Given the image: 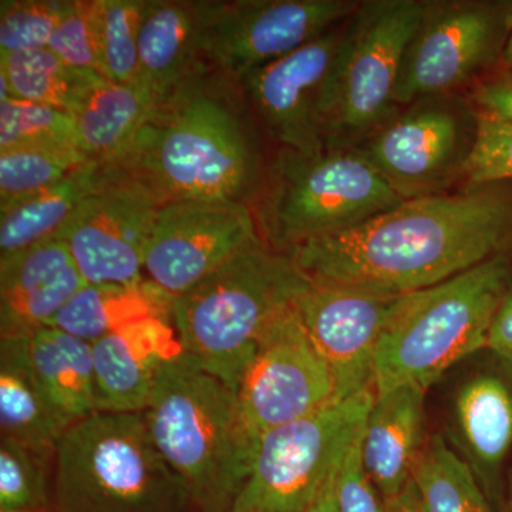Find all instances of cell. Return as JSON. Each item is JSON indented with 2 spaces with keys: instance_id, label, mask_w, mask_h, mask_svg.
I'll return each instance as SVG.
<instances>
[{
  "instance_id": "25",
  "label": "cell",
  "mask_w": 512,
  "mask_h": 512,
  "mask_svg": "<svg viewBox=\"0 0 512 512\" xmlns=\"http://www.w3.org/2000/svg\"><path fill=\"white\" fill-rule=\"evenodd\" d=\"M173 302L147 279L133 285L86 284L47 326L93 343L138 320L173 318Z\"/></svg>"
},
{
  "instance_id": "5",
  "label": "cell",
  "mask_w": 512,
  "mask_h": 512,
  "mask_svg": "<svg viewBox=\"0 0 512 512\" xmlns=\"http://www.w3.org/2000/svg\"><path fill=\"white\" fill-rule=\"evenodd\" d=\"M52 512H194L151 439L143 413H104L56 447Z\"/></svg>"
},
{
  "instance_id": "35",
  "label": "cell",
  "mask_w": 512,
  "mask_h": 512,
  "mask_svg": "<svg viewBox=\"0 0 512 512\" xmlns=\"http://www.w3.org/2000/svg\"><path fill=\"white\" fill-rule=\"evenodd\" d=\"M477 133L463 177L471 187L512 181V124L476 109Z\"/></svg>"
},
{
  "instance_id": "31",
  "label": "cell",
  "mask_w": 512,
  "mask_h": 512,
  "mask_svg": "<svg viewBox=\"0 0 512 512\" xmlns=\"http://www.w3.org/2000/svg\"><path fill=\"white\" fill-rule=\"evenodd\" d=\"M144 6L146 0H96L101 72L110 82L143 84L138 37Z\"/></svg>"
},
{
  "instance_id": "40",
  "label": "cell",
  "mask_w": 512,
  "mask_h": 512,
  "mask_svg": "<svg viewBox=\"0 0 512 512\" xmlns=\"http://www.w3.org/2000/svg\"><path fill=\"white\" fill-rule=\"evenodd\" d=\"M380 512H426L413 481L404 490L393 497L383 498Z\"/></svg>"
},
{
  "instance_id": "2",
  "label": "cell",
  "mask_w": 512,
  "mask_h": 512,
  "mask_svg": "<svg viewBox=\"0 0 512 512\" xmlns=\"http://www.w3.org/2000/svg\"><path fill=\"white\" fill-rule=\"evenodd\" d=\"M143 414L192 510L231 512L256 447L237 393L183 353L165 367Z\"/></svg>"
},
{
  "instance_id": "4",
  "label": "cell",
  "mask_w": 512,
  "mask_h": 512,
  "mask_svg": "<svg viewBox=\"0 0 512 512\" xmlns=\"http://www.w3.org/2000/svg\"><path fill=\"white\" fill-rule=\"evenodd\" d=\"M511 282L503 254L430 288L404 293L377 346L376 396L404 384L427 390L451 366L487 348Z\"/></svg>"
},
{
  "instance_id": "28",
  "label": "cell",
  "mask_w": 512,
  "mask_h": 512,
  "mask_svg": "<svg viewBox=\"0 0 512 512\" xmlns=\"http://www.w3.org/2000/svg\"><path fill=\"white\" fill-rule=\"evenodd\" d=\"M106 77L67 66L49 49L0 53V101L20 99L76 114Z\"/></svg>"
},
{
  "instance_id": "20",
  "label": "cell",
  "mask_w": 512,
  "mask_h": 512,
  "mask_svg": "<svg viewBox=\"0 0 512 512\" xmlns=\"http://www.w3.org/2000/svg\"><path fill=\"white\" fill-rule=\"evenodd\" d=\"M205 2L146 0L140 37L141 83L158 107L197 86L204 53Z\"/></svg>"
},
{
  "instance_id": "3",
  "label": "cell",
  "mask_w": 512,
  "mask_h": 512,
  "mask_svg": "<svg viewBox=\"0 0 512 512\" xmlns=\"http://www.w3.org/2000/svg\"><path fill=\"white\" fill-rule=\"evenodd\" d=\"M309 286L291 255L259 239L174 299L184 355L237 393L262 333Z\"/></svg>"
},
{
  "instance_id": "44",
  "label": "cell",
  "mask_w": 512,
  "mask_h": 512,
  "mask_svg": "<svg viewBox=\"0 0 512 512\" xmlns=\"http://www.w3.org/2000/svg\"><path fill=\"white\" fill-rule=\"evenodd\" d=\"M0 512H52V511H0Z\"/></svg>"
},
{
  "instance_id": "26",
  "label": "cell",
  "mask_w": 512,
  "mask_h": 512,
  "mask_svg": "<svg viewBox=\"0 0 512 512\" xmlns=\"http://www.w3.org/2000/svg\"><path fill=\"white\" fill-rule=\"evenodd\" d=\"M0 429L3 439L52 453L67 430L37 382L26 339H0Z\"/></svg>"
},
{
  "instance_id": "32",
  "label": "cell",
  "mask_w": 512,
  "mask_h": 512,
  "mask_svg": "<svg viewBox=\"0 0 512 512\" xmlns=\"http://www.w3.org/2000/svg\"><path fill=\"white\" fill-rule=\"evenodd\" d=\"M76 148L72 114L33 101H0V151L15 148Z\"/></svg>"
},
{
  "instance_id": "43",
  "label": "cell",
  "mask_w": 512,
  "mask_h": 512,
  "mask_svg": "<svg viewBox=\"0 0 512 512\" xmlns=\"http://www.w3.org/2000/svg\"><path fill=\"white\" fill-rule=\"evenodd\" d=\"M505 512H512V477L510 481V490H508L507 503H505Z\"/></svg>"
},
{
  "instance_id": "23",
  "label": "cell",
  "mask_w": 512,
  "mask_h": 512,
  "mask_svg": "<svg viewBox=\"0 0 512 512\" xmlns=\"http://www.w3.org/2000/svg\"><path fill=\"white\" fill-rule=\"evenodd\" d=\"M156 110L144 84L101 79L73 116L77 151L90 163H120Z\"/></svg>"
},
{
  "instance_id": "15",
  "label": "cell",
  "mask_w": 512,
  "mask_h": 512,
  "mask_svg": "<svg viewBox=\"0 0 512 512\" xmlns=\"http://www.w3.org/2000/svg\"><path fill=\"white\" fill-rule=\"evenodd\" d=\"M259 239L245 202H167L158 211L144 274L175 299Z\"/></svg>"
},
{
  "instance_id": "24",
  "label": "cell",
  "mask_w": 512,
  "mask_h": 512,
  "mask_svg": "<svg viewBox=\"0 0 512 512\" xmlns=\"http://www.w3.org/2000/svg\"><path fill=\"white\" fill-rule=\"evenodd\" d=\"M26 345L37 382L66 429L97 412L92 343L46 326Z\"/></svg>"
},
{
  "instance_id": "1",
  "label": "cell",
  "mask_w": 512,
  "mask_h": 512,
  "mask_svg": "<svg viewBox=\"0 0 512 512\" xmlns=\"http://www.w3.org/2000/svg\"><path fill=\"white\" fill-rule=\"evenodd\" d=\"M511 242L512 191L497 183L403 201L286 254L312 282L404 295L503 255Z\"/></svg>"
},
{
  "instance_id": "39",
  "label": "cell",
  "mask_w": 512,
  "mask_h": 512,
  "mask_svg": "<svg viewBox=\"0 0 512 512\" xmlns=\"http://www.w3.org/2000/svg\"><path fill=\"white\" fill-rule=\"evenodd\" d=\"M487 349L503 362L512 375V291L495 313L488 332Z\"/></svg>"
},
{
  "instance_id": "9",
  "label": "cell",
  "mask_w": 512,
  "mask_h": 512,
  "mask_svg": "<svg viewBox=\"0 0 512 512\" xmlns=\"http://www.w3.org/2000/svg\"><path fill=\"white\" fill-rule=\"evenodd\" d=\"M375 399V390H366L262 434L231 512L311 511L362 433Z\"/></svg>"
},
{
  "instance_id": "36",
  "label": "cell",
  "mask_w": 512,
  "mask_h": 512,
  "mask_svg": "<svg viewBox=\"0 0 512 512\" xmlns=\"http://www.w3.org/2000/svg\"><path fill=\"white\" fill-rule=\"evenodd\" d=\"M47 49L67 66L103 76L97 43L96 0H66Z\"/></svg>"
},
{
  "instance_id": "30",
  "label": "cell",
  "mask_w": 512,
  "mask_h": 512,
  "mask_svg": "<svg viewBox=\"0 0 512 512\" xmlns=\"http://www.w3.org/2000/svg\"><path fill=\"white\" fill-rule=\"evenodd\" d=\"M56 453L0 441V511H52Z\"/></svg>"
},
{
  "instance_id": "41",
  "label": "cell",
  "mask_w": 512,
  "mask_h": 512,
  "mask_svg": "<svg viewBox=\"0 0 512 512\" xmlns=\"http://www.w3.org/2000/svg\"><path fill=\"white\" fill-rule=\"evenodd\" d=\"M336 477H338V474L330 480L328 487L325 488V491L309 512H340L335 495Z\"/></svg>"
},
{
  "instance_id": "17",
  "label": "cell",
  "mask_w": 512,
  "mask_h": 512,
  "mask_svg": "<svg viewBox=\"0 0 512 512\" xmlns=\"http://www.w3.org/2000/svg\"><path fill=\"white\" fill-rule=\"evenodd\" d=\"M340 35L336 26L241 79L256 113L285 150L312 156L328 148L319 104Z\"/></svg>"
},
{
  "instance_id": "29",
  "label": "cell",
  "mask_w": 512,
  "mask_h": 512,
  "mask_svg": "<svg viewBox=\"0 0 512 512\" xmlns=\"http://www.w3.org/2000/svg\"><path fill=\"white\" fill-rule=\"evenodd\" d=\"M412 481L426 512H495L473 467L441 434L424 444Z\"/></svg>"
},
{
  "instance_id": "37",
  "label": "cell",
  "mask_w": 512,
  "mask_h": 512,
  "mask_svg": "<svg viewBox=\"0 0 512 512\" xmlns=\"http://www.w3.org/2000/svg\"><path fill=\"white\" fill-rule=\"evenodd\" d=\"M363 430L350 447L348 456L343 460L336 477L335 495L340 512L382 511V501L377 498L379 493L367 476L365 464H363Z\"/></svg>"
},
{
  "instance_id": "7",
  "label": "cell",
  "mask_w": 512,
  "mask_h": 512,
  "mask_svg": "<svg viewBox=\"0 0 512 512\" xmlns=\"http://www.w3.org/2000/svg\"><path fill=\"white\" fill-rule=\"evenodd\" d=\"M403 200L359 148L284 150L272 167L262 224L275 249L356 227Z\"/></svg>"
},
{
  "instance_id": "13",
  "label": "cell",
  "mask_w": 512,
  "mask_h": 512,
  "mask_svg": "<svg viewBox=\"0 0 512 512\" xmlns=\"http://www.w3.org/2000/svg\"><path fill=\"white\" fill-rule=\"evenodd\" d=\"M237 399L256 441L338 400L329 366L303 328L295 305L279 313L262 333L238 384Z\"/></svg>"
},
{
  "instance_id": "33",
  "label": "cell",
  "mask_w": 512,
  "mask_h": 512,
  "mask_svg": "<svg viewBox=\"0 0 512 512\" xmlns=\"http://www.w3.org/2000/svg\"><path fill=\"white\" fill-rule=\"evenodd\" d=\"M86 163L73 148L0 151V205L55 185Z\"/></svg>"
},
{
  "instance_id": "22",
  "label": "cell",
  "mask_w": 512,
  "mask_h": 512,
  "mask_svg": "<svg viewBox=\"0 0 512 512\" xmlns=\"http://www.w3.org/2000/svg\"><path fill=\"white\" fill-rule=\"evenodd\" d=\"M456 413L470 466L493 507H501V470L512 447L510 387L500 377L478 376L458 393Z\"/></svg>"
},
{
  "instance_id": "27",
  "label": "cell",
  "mask_w": 512,
  "mask_h": 512,
  "mask_svg": "<svg viewBox=\"0 0 512 512\" xmlns=\"http://www.w3.org/2000/svg\"><path fill=\"white\" fill-rule=\"evenodd\" d=\"M101 170V164H83L55 185L0 205V261L55 237L99 183Z\"/></svg>"
},
{
  "instance_id": "10",
  "label": "cell",
  "mask_w": 512,
  "mask_h": 512,
  "mask_svg": "<svg viewBox=\"0 0 512 512\" xmlns=\"http://www.w3.org/2000/svg\"><path fill=\"white\" fill-rule=\"evenodd\" d=\"M163 205L140 175L124 164H106L99 183L55 237L69 248L86 284H140Z\"/></svg>"
},
{
  "instance_id": "34",
  "label": "cell",
  "mask_w": 512,
  "mask_h": 512,
  "mask_svg": "<svg viewBox=\"0 0 512 512\" xmlns=\"http://www.w3.org/2000/svg\"><path fill=\"white\" fill-rule=\"evenodd\" d=\"M66 0H2L0 53L47 49Z\"/></svg>"
},
{
  "instance_id": "16",
  "label": "cell",
  "mask_w": 512,
  "mask_h": 512,
  "mask_svg": "<svg viewBox=\"0 0 512 512\" xmlns=\"http://www.w3.org/2000/svg\"><path fill=\"white\" fill-rule=\"evenodd\" d=\"M402 295L312 282L295 303L313 345L329 366L338 400L375 390V357Z\"/></svg>"
},
{
  "instance_id": "19",
  "label": "cell",
  "mask_w": 512,
  "mask_h": 512,
  "mask_svg": "<svg viewBox=\"0 0 512 512\" xmlns=\"http://www.w3.org/2000/svg\"><path fill=\"white\" fill-rule=\"evenodd\" d=\"M86 285L62 239L47 238L0 261V336L26 339L46 328Z\"/></svg>"
},
{
  "instance_id": "21",
  "label": "cell",
  "mask_w": 512,
  "mask_h": 512,
  "mask_svg": "<svg viewBox=\"0 0 512 512\" xmlns=\"http://www.w3.org/2000/svg\"><path fill=\"white\" fill-rule=\"evenodd\" d=\"M424 394L404 384L376 396L363 430V464L380 497L399 494L412 481L424 447Z\"/></svg>"
},
{
  "instance_id": "6",
  "label": "cell",
  "mask_w": 512,
  "mask_h": 512,
  "mask_svg": "<svg viewBox=\"0 0 512 512\" xmlns=\"http://www.w3.org/2000/svg\"><path fill=\"white\" fill-rule=\"evenodd\" d=\"M120 164L140 175L164 204L244 202L256 170L237 116L198 84L158 107Z\"/></svg>"
},
{
  "instance_id": "38",
  "label": "cell",
  "mask_w": 512,
  "mask_h": 512,
  "mask_svg": "<svg viewBox=\"0 0 512 512\" xmlns=\"http://www.w3.org/2000/svg\"><path fill=\"white\" fill-rule=\"evenodd\" d=\"M477 109L488 111L512 124V74L478 84L473 92Z\"/></svg>"
},
{
  "instance_id": "12",
  "label": "cell",
  "mask_w": 512,
  "mask_h": 512,
  "mask_svg": "<svg viewBox=\"0 0 512 512\" xmlns=\"http://www.w3.org/2000/svg\"><path fill=\"white\" fill-rule=\"evenodd\" d=\"M511 15L512 5L498 3H426L404 53L396 104L443 96L473 79L503 52Z\"/></svg>"
},
{
  "instance_id": "11",
  "label": "cell",
  "mask_w": 512,
  "mask_h": 512,
  "mask_svg": "<svg viewBox=\"0 0 512 512\" xmlns=\"http://www.w3.org/2000/svg\"><path fill=\"white\" fill-rule=\"evenodd\" d=\"M476 133V110L443 94L410 104L359 150L403 200H413L463 177Z\"/></svg>"
},
{
  "instance_id": "18",
  "label": "cell",
  "mask_w": 512,
  "mask_h": 512,
  "mask_svg": "<svg viewBox=\"0 0 512 512\" xmlns=\"http://www.w3.org/2000/svg\"><path fill=\"white\" fill-rule=\"evenodd\" d=\"M97 412L143 413L165 367L184 350L173 318H147L92 343Z\"/></svg>"
},
{
  "instance_id": "42",
  "label": "cell",
  "mask_w": 512,
  "mask_h": 512,
  "mask_svg": "<svg viewBox=\"0 0 512 512\" xmlns=\"http://www.w3.org/2000/svg\"><path fill=\"white\" fill-rule=\"evenodd\" d=\"M503 59L505 66H507L508 73L512 74V15L510 28H508L507 39H505L503 47Z\"/></svg>"
},
{
  "instance_id": "14",
  "label": "cell",
  "mask_w": 512,
  "mask_h": 512,
  "mask_svg": "<svg viewBox=\"0 0 512 512\" xmlns=\"http://www.w3.org/2000/svg\"><path fill=\"white\" fill-rule=\"evenodd\" d=\"M353 0L205 2L204 53L241 80L348 20Z\"/></svg>"
},
{
  "instance_id": "8",
  "label": "cell",
  "mask_w": 512,
  "mask_h": 512,
  "mask_svg": "<svg viewBox=\"0 0 512 512\" xmlns=\"http://www.w3.org/2000/svg\"><path fill=\"white\" fill-rule=\"evenodd\" d=\"M424 10L426 3L417 0H372L346 20L320 96L328 148L367 138L392 119L404 53Z\"/></svg>"
}]
</instances>
